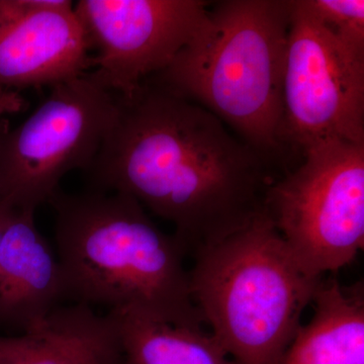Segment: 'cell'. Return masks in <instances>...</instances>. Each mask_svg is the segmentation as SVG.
I'll return each instance as SVG.
<instances>
[{"label": "cell", "instance_id": "6da1fadb", "mask_svg": "<svg viewBox=\"0 0 364 364\" xmlns=\"http://www.w3.org/2000/svg\"><path fill=\"white\" fill-rule=\"evenodd\" d=\"M267 158L205 107L147 79L117 95L116 119L85 172L90 189L126 193L171 223L193 254L263 210L275 181Z\"/></svg>", "mask_w": 364, "mask_h": 364}, {"label": "cell", "instance_id": "7a4b0ae2", "mask_svg": "<svg viewBox=\"0 0 364 364\" xmlns=\"http://www.w3.org/2000/svg\"><path fill=\"white\" fill-rule=\"evenodd\" d=\"M48 203L55 210L66 301L203 328L184 265L188 254L138 200L126 193L58 189Z\"/></svg>", "mask_w": 364, "mask_h": 364}, {"label": "cell", "instance_id": "3957f363", "mask_svg": "<svg viewBox=\"0 0 364 364\" xmlns=\"http://www.w3.org/2000/svg\"><path fill=\"white\" fill-rule=\"evenodd\" d=\"M291 0H224L166 69L148 78L205 107L267 158L279 154Z\"/></svg>", "mask_w": 364, "mask_h": 364}, {"label": "cell", "instance_id": "277c9868", "mask_svg": "<svg viewBox=\"0 0 364 364\" xmlns=\"http://www.w3.org/2000/svg\"><path fill=\"white\" fill-rule=\"evenodd\" d=\"M191 298L236 364H280L322 279L306 274L264 208L193 254Z\"/></svg>", "mask_w": 364, "mask_h": 364}, {"label": "cell", "instance_id": "5b68a950", "mask_svg": "<svg viewBox=\"0 0 364 364\" xmlns=\"http://www.w3.org/2000/svg\"><path fill=\"white\" fill-rule=\"evenodd\" d=\"M267 189L264 210L301 269L322 279L364 246V144L327 141Z\"/></svg>", "mask_w": 364, "mask_h": 364}, {"label": "cell", "instance_id": "8992f818", "mask_svg": "<svg viewBox=\"0 0 364 364\" xmlns=\"http://www.w3.org/2000/svg\"><path fill=\"white\" fill-rule=\"evenodd\" d=\"M117 112V95L90 72L52 87L26 121L0 136V200L36 212L67 173L90 168Z\"/></svg>", "mask_w": 364, "mask_h": 364}, {"label": "cell", "instance_id": "52a82bcc", "mask_svg": "<svg viewBox=\"0 0 364 364\" xmlns=\"http://www.w3.org/2000/svg\"><path fill=\"white\" fill-rule=\"evenodd\" d=\"M282 104L284 147L364 144V54L333 37L309 0H291Z\"/></svg>", "mask_w": 364, "mask_h": 364}, {"label": "cell", "instance_id": "ba28073f", "mask_svg": "<svg viewBox=\"0 0 364 364\" xmlns=\"http://www.w3.org/2000/svg\"><path fill=\"white\" fill-rule=\"evenodd\" d=\"M210 2L200 0H79L93 56L91 76L128 97L166 69L200 26Z\"/></svg>", "mask_w": 364, "mask_h": 364}, {"label": "cell", "instance_id": "9c48e42d", "mask_svg": "<svg viewBox=\"0 0 364 364\" xmlns=\"http://www.w3.org/2000/svg\"><path fill=\"white\" fill-rule=\"evenodd\" d=\"M71 0H23L0 28V88H39L92 70L90 40Z\"/></svg>", "mask_w": 364, "mask_h": 364}, {"label": "cell", "instance_id": "30bf717a", "mask_svg": "<svg viewBox=\"0 0 364 364\" xmlns=\"http://www.w3.org/2000/svg\"><path fill=\"white\" fill-rule=\"evenodd\" d=\"M35 213L14 208L0 243V329L18 334L66 301L58 257L38 229Z\"/></svg>", "mask_w": 364, "mask_h": 364}, {"label": "cell", "instance_id": "8fae6325", "mask_svg": "<svg viewBox=\"0 0 364 364\" xmlns=\"http://www.w3.org/2000/svg\"><path fill=\"white\" fill-rule=\"evenodd\" d=\"M116 326L87 306H58L16 335H0V364H117Z\"/></svg>", "mask_w": 364, "mask_h": 364}, {"label": "cell", "instance_id": "7c38bea8", "mask_svg": "<svg viewBox=\"0 0 364 364\" xmlns=\"http://www.w3.org/2000/svg\"><path fill=\"white\" fill-rule=\"evenodd\" d=\"M314 316L301 325L280 364H364L363 282L321 279Z\"/></svg>", "mask_w": 364, "mask_h": 364}, {"label": "cell", "instance_id": "4fadbf2b", "mask_svg": "<svg viewBox=\"0 0 364 364\" xmlns=\"http://www.w3.org/2000/svg\"><path fill=\"white\" fill-rule=\"evenodd\" d=\"M107 314L116 326L117 364H236L203 328L174 325L132 311Z\"/></svg>", "mask_w": 364, "mask_h": 364}, {"label": "cell", "instance_id": "5bb4252c", "mask_svg": "<svg viewBox=\"0 0 364 364\" xmlns=\"http://www.w3.org/2000/svg\"><path fill=\"white\" fill-rule=\"evenodd\" d=\"M318 21L333 37L364 54L363 0H309Z\"/></svg>", "mask_w": 364, "mask_h": 364}, {"label": "cell", "instance_id": "9a60e30c", "mask_svg": "<svg viewBox=\"0 0 364 364\" xmlns=\"http://www.w3.org/2000/svg\"><path fill=\"white\" fill-rule=\"evenodd\" d=\"M25 100L18 93L0 88V117L6 114H14L23 109Z\"/></svg>", "mask_w": 364, "mask_h": 364}, {"label": "cell", "instance_id": "2e32d148", "mask_svg": "<svg viewBox=\"0 0 364 364\" xmlns=\"http://www.w3.org/2000/svg\"><path fill=\"white\" fill-rule=\"evenodd\" d=\"M25 9L23 0H0V28Z\"/></svg>", "mask_w": 364, "mask_h": 364}, {"label": "cell", "instance_id": "e0dca14e", "mask_svg": "<svg viewBox=\"0 0 364 364\" xmlns=\"http://www.w3.org/2000/svg\"><path fill=\"white\" fill-rule=\"evenodd\" d=\"M14 210V208L11 203L6 200H0V243Z\"/></svg>", "mask_w": 364, "mask_h": 364}]
</instances>
